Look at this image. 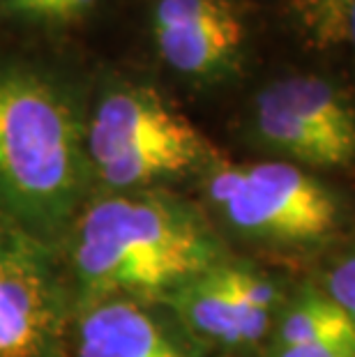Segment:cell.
Listing matches in <instances>:
<instances>
[{
    "label": "cell",
    "mask_w": 355,
    "mask_h": 357,
    "mask_svg": "<svg viewBox=\"0 0 355 357\" xmlns=\"http://www.w3.org/2000/svg\"><path fill=\"white\" fill-rule=\"evenodd\" d=\"M203 196L215 219L233 235L273 249H312L344 224V203L328 182L289 162L203 169Z\"/></svg>",
    "instance_id": "4"
},
{
    "label": "cell",
    "mask_w": 355,
    "mask_h": 357,
    "mask_svg": "<svg viewBox=\"0 0 355 357\" xmlns=\"http://www.w3.org/2000/svg\"><path fill=\"white\" fill-rule=\"evenodd\" d=\"M79 83L30 58H0V219L60 249L93 196Z\"/></svg>",
    "instance_id": "2"
},
{
    "label": "cell",
    "mask_w": 355,
    "mask_h": 357,
    "mask_svg": "<svg viewBox=\"0 0 355 357\" xmlns=\"http://www.w3.org/2000/svg\"><path fill=\"white\" fill-rule=\"evenodd\" d=\"M323 339H355V332L335 302L307 281L289 291L266 346H300Z\"/></svg>",
    "instance_id": "11"
},
{
    "label": "cell",
    "mask_w": 355,
    "mask_h": 357,
    "mask_svg": "<svg viewBox=\"0 0 355 357\" xmlns=\"http://www.w3.org/2000/svg\"><path fill=\"white\" fill-rule=\"evenodd\" d=\"M266 88L298 118L355 155V106L342 88L316 74H293Z\"/></svg>",
    "instance_id": "10"
},
{
    "label": "cell",
    "mask_w": 355,
    "mask_h": 357,
    "mask_svg": "<svg viewBox=\"0 0 355 357\" xmlns=\"http://www.w3.org/2000/svg\"><path fill=\"white\" fill-rule=\"evenodd\" d=\"M65 357H210L162 302L109 298L72 311Z\"/></svg>",
    "instance_id": "7"
},
{
    "label": "cell",
    "mask_w": 355,
    "mask_h": 357,
    "mask_svg": "<svg viewBox=\"0 0 355 357\" xmlns=\"http://www.w3.org/2000/svg\"><path fill=\"white\" fill-rule=\"evenodd\" d=\"M93 185L100 192L157 189L215 162L203 134L155 88L134 81L107 83L86 129Z\"/></svg>",
    "instance_id": "3"
},
{
    "label": "cell",
    "mask_w": 355,
    "mask_h": 357,
    "mask_svg": "<svg viewBox=\"0 0 355 357\" xmlns=\"http://www.w3.org/2000/svg\"><path fill=\"white\" fill-rule=\"evenodd\" d=\"M314 284L339 307L355 332V242L339 249L330 258Z\"/></svg>",
    "instance_id": "12"
},
{
    "label": "cell",
    "mask_w": 355,
    "mask_h": 357,
    "mask_svg": "<svg viewBox=\"0 0 355 357\" xmlns=\"http://www.w3.org/2000/svg\"><path fill=\"white\" fill-rule=\"evenodd\" d=\"M70 321L58 252L0 219V357H65Z\"/></svg>",
    "instance_id": "6"
},
{
    "label": "cell",
    "mask_w": 355,
    "mask_h": 357,
    "mask_svg": "<svg viewBox=\"0 0 355 357\" xmlns=\"http://www.w3.org/2000/svg\"><path fill=\"white\" fill-rule=\"evenodd\" d=\"M97 0H49V5L44 7L42 21L49 24H70L93 10Z\"/></svg>",
    "instance_id": "14"
},
{
    "label": "cell",
    "mask_w": 355,
    "mask_h": 357,
    "mask_svg": "<svg viewBox=\"0 0 355 357\" xmlns=\"http://www.w3.org/2000/svg\"><path fill=\"white\" fill-rule=\"evenodd\" d=\"M49 0H0V19L42 21Z\"/></svg>",
    "instance_id": "15"
},
{
    "label": "cell",
    "mask_w": 355,
    "mask_h": 357,
    "mask_svg": "<svg viewBox=\"0 0 355 357\" xmlns=\"http://www.w3.org/2000/svg\"><path fill=\"white\" fill-rule=\"evenodd\" d=\"M249 129L259 146L302 169H344L355 162L351 150L298 118L268 88L254 97Z\"/></svg>",
    "instance_id": "9"
},
{
    "label": "cell",
    "mask_w": 355,
    "mask_h": 357,
    "mask_svg": "<svg viewBox=\"0 0 355 357\" xmlns=\"http://www.w3.org/2000/svg\"><path fill=\"white\" fill-rule=\"evenodd\" d=\"M266 357H355V339H323L300 346H266Z\"/></svg>",
    "instance_id": "13"
},
{
    "label": "cell",
    "mask_w": 355,
    "mask_h": 357,
    "mask_svg": "<svg viewBox=\"0 0 355 357\" xmlns=\"http://www.w3.org/2000/svg\"><path fill=\"white\" fill-rule=\"evenodd\" d=\"M58 256L77 311L109 298L164 302L231 254L199 208L157 187L93 194Z\"/></svg>",
    "instance_id": "1"
},
{
    "label": "cell",
    "mask_w": 355,
    "mask_h": 357,
    "mask_svg": "<svg viewBox=\"0 0 355 357\" xmlns=\"http://www.w3.org/2000/svg\"><path fill=\"white\" fill-rule=\"evenodd\" d=\"M286 298L282 277L226 256L178 286L162 305L208 353H240L268 344Z\"/></svg>",
    "instance_id": "5"
},
{
    "label": "cell",
    "mask_w": 355,
    "mask_h": 357,
    "mask_svg": "<svg viewBox=\"0 0 355 357\" xmlns=\"http://www.w3.org/2000/svg\"><path fill=\"white\" fill-rule=\"evenodd\" d=\"M344 30H349L351 40L355 44V0L349 3V10H346V24H344Z\"/></svg>",
    "instance_id": "17"
},
{
    "label": "cell",
    "mask_w": 355,
    "mask_h": 357,
    "mask_svg": "<svg viewBox=\"0 0 355 357\" xmlns=\"http://www.w3.org/2000/svg\"><path fill=\"white\" fill-rule=\"evenodd\" d=\"M351 0H319V28L323 33H337L344 30L346 24V10H349Z\"/></svg>",
    "instance_id": "16"
},
{
    "label": "cell",
    "mask_w": 355,
    "mask_h": 357,
    "mask_svg": "<svg viewBox=\"0 0 355 357\" xmlns=\"http://www.w3.org/2000/svg\"><path fill=\"white\" fill-rule=\"evenodd\" d=\"M153 37L173 72L217 81L236 70L247 28L233 0H157Z\"/></svg>",
    "instance_id": "8"
}]
</instances>
